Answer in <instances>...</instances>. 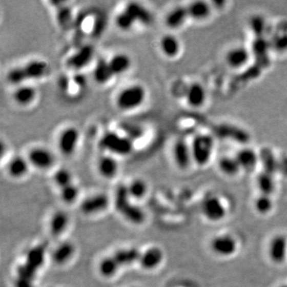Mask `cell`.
<instances>
[{
	"label": "cell",
	"mask_w": 287,
	"mask_h": 287,
	"mask_svg": "<svg viewBox=\"0 0 287 287\" xmlns=\"http://www.w3.org/2000/svg\"><path fill=\"white\" fill-rule=\"evenodd\" d=\"M147 96L146 88L140 84H133L120 90L116 104L122 111H131L142 106Z\"/></svg>",
	"instance_id": "6da1fadb"
},
{
	"label": "cell",
	"mask_w": 287,
	"mask_h": 287,
	"mask_svg": "<svg viewBox=\"0 0 287 287\" xmlns=\"http://www.w3.org/2000/svg\"><path fill=\"white\" fill-rule=\"evenodd\" d=\"M100 147L113 156H128L133 151V142L129 136L108 132L100 139Z\"/></svg>",
	"instance_id": "7a4b0ae2"
},
{
	"label": "cell",
	"mask_w": 287,
	"mask_h": 287,
	"mask_svg": "<svg viewBox=\"0 0 287 287\" xmlns=\"http://www.w3.org/2000/svg\"><path fill=\"white\" fill-rule=\"evenodd\" d=\"M116 203L119 212L129 222L140 224L145 220V213L139 207L131 203L126 185H122L117 192Z\"/></svg>",
	"instance_id": "3957f363"
},
{
	"label": "cell",
	"mask_w": 287,
	"mask_h": 287,
	"mask_svg": "<svg viewBox=\"0 0 287 287\" xmlns=\"http://www.w3.org/2000/svg\"><path fill=\"white\" fill-rule=\"evenodd\" d=\"M192 159L199 166H205L212 159L214 151V140L208 134H199L191 142Z\"/></svg>",
	"instance_id": "277c9868"
},
{
	"label": "cell",
	"mask_w": 287,
	"mask_h": 287,
	"mask_svg": "<svg viewBox=\"0 0 287 287\" xmlns=\"http://www.w3.org/2000/svg\"><path fill=\"white\" fill-rule=\"evenodd\" d=\"M200 209L203 217L212 222H219L223 220L228 212L223 201L216 196L204 198L201 203Z\"/></svg>",
	"instance_id": "5b68a950"
},
{
	"label": "cell",
	"mask_w": 287,
	"mask_h": 287,
	"mask_svg": "<svg viewBox=\"0 0 287 287\" xmlns=\"http://www.w3.org/2000/svg\"><path fill=\"white\" fill-rule=\"evenodd\" d=\"M210 247L212 253L216 256L229 258L236 253L239 248V242L234 235L222 234L214 237L211 241Z\"/></svg>",
	"instance_id": "8992f818"
},
{
	"label": "cell",
	"mask_w": 287,
	"mask_h": 287,
	"mask_svg": "<svg viewBox=\"0 0 287 287\" xmlns=\"http://www.w3.org/2000/svg\"><path fill=\"white\" fill-rule=\"evenodd\" d=\"M30 165L38 170H48L54 166L55 156L45 147H34L30 150L27 156Z\"/></svg>",
	"instance_id": "52a82bcc"
},
{
	"label": "cell",
	"mask_w": 287,
	"mask_h": 287,
	"mask_svg": "<svg viewBox=\"0 0 287 287\" xmlns=\"http://www.w3.org/2000/svg\"><path fill=\"white\" fill-rule=\"evenodd\" d=\"M80 139V133L77 128L70 126L63 129L57 140V146L61 154L70 156L75 153Z\"/></svg>",
	"instance_id": "ba28073f"
},
{
	"label": "cell",
	"mask_w": 287,
	"mask_h": 287,
	"mask_svg": "<svg viewBox=\"0 0 287 287\" xmlns=\"http://www.w3.org/2000/svg\"><path fill=\"white\" fill-rule=\"evenodd\" d=\"M110 199L105 193H95L81 201V211L86 215H99L109 208Z\"/></svg>",
	"instance_id": "9c48e42d"
},
{
	"label": "cell",
	"mask_w": 287,
	"mask_h": 287,
	"mask_svg": "<svg viewBox=\"0 0 287 287\" xmlns=\"http://www.w3.org/2000/svg\"><path fill=\"white\" fill-rule=\"evenodd\" d=\"M270 260L276 265H282L287 260V236L278 234L273 236L268 245Z\"/></svg>",
	"instance_id": "30bf717a"
},
{
	"label": "cell",
	"mask_w": 287,
	"mask_h": 287,
	"mask_svg": "<svg viewBox=\"0 0 287 287\" xmlns=\"http://www.w3.org/2000/svg\"><path fill=\"white\" fill-rule=\"evenodd\" d=\"M165 260V252L157 246H152L141 251L139 265L145 271H153L160 268Z\"/></svg>",
	"instance_id": "8fae6325"
},
{
	"label": "cell",
	"mask_w": 287,
	"mask_h": 287,
	"mask_svg": "<svg viewBox=\"0 0 287 287\" xmlns=\"http://www.w3.org/2000/svg\"><path fill=\"white\" fill-rule=\"evenodd\" d=\"M172 156L177 168L181 170L189 169L193 162L190 144L182 139L176 140L172 149Z\"/></svg>",
	"instance_id": "7c38bea8"
},
{
	"label": "cell",
	"mask_w": 287,
	"mask_h": 287,
	"mask_svg": "<svg viewBox=\"0 0 287 287\" xmlns=\"http://www.w3.org/2000/svg\"><path fill=\"white\" fill-rule=\"evenodd\" d=\"M251 52L242 46H237L230 49L225 55V61L228 67L235 70L242 68L249 63Z\"/></svg>",
	"instance_id": "4fadbf2b"
},
{
	"label": "cell",
	"mask_w": 287,
	"mask_h": 287,
	"mask_svg": "<svg viewBox=\"0 0 287 287\" xmlns=\"http://www.w3.org/2000/svg\"><path fill=\"white\" fill-rule=\"evenodd\" d=\"M207 90L204 86L199 83H193L188 87L185 93L187 104L193 109L203 107L206 103Z\"/></svg>",
	"instance_id": "5bb4252c"
},
{
	"label": "cell",
	"mask_w": 287,
	"mask_h": 287,
	"mask_svg": "<svg viewBox=\"0 0 287 287\" xmlns=\"http://www.w3.org/2000/svg\"><path fill=\"white\" fill-rule=\"evenodd\" d=\"M94 48L91 45H85L79 49L77 52L69 57L67 65L70 68L76 70L86 67L93 59Z\"/></svg>",
	"instance_id": "9a60e30c"
},
{
	"label": "cell",
	"mask_w": 287,
	"mask_h": 287,
	"mask_svg": "<svg viewBox=\"0 0 287 287\" xmlns=\"http://www.w3.org/2000/svg\"><path fill=\"white\" fill-rule=\"evenodd\" d=\"M97 171L105 179H113L119 171V163L113 155H105L97 162Z\"/></svg>",
	"instance_id": "2e32d148"
},
{
	"label": "cell",
	"mask_w": 287,
	"mask_h": 287,
	"mask_svg": "<svg viewBox=\"0 0 287 287\" xmlns=\"http://www.w3.org/2000/svg\"><path fill=\"white\" fill-rule=\"evenodd\" d=\"M70 219L63 211H57L50 216L49 220V231L54 236L63 235L70 226Z\"/></svg>",
	"instance_id": "e0dca14e"
},
{
	"label": "cell",
	"mask_w": 287,
	"mask_h": 287,
	"mask_svg": "<svg viewBox=\"0 0 287 287\" xmlns=\"http://www.w3.org/2000/svg\"><path fill=\"white\" fill-rule=\"evenodd\" d=\"M74 254L75 248L74 244L70 242H63L54 248L51 258L56 265H63L70 262Z\"/></svg>",
	"instance_id": "ac0fdd59"
},
{
	"label": "cell",
	"mask_w": 287,
	"mask_h": 287,
	"mask_svg": "<svg viewBox=\"0 0 287 287\" xmlns=\"http://www.w3.org/2000/svg\"><path fill=\"white\" fill-rule=\"evenodd\" d=\"M30 166L27 158L22 156H14L7 165V173L13 179H22L27 176Z\"/></svg>",
	"instance_id": "d6986e66"
},
{
	"label": "cell",
	"mask_w": 287,
	"mask_h": 287,
	"mask_svg": "<svg viewBox=\"0 0 287 287\" xmlns=\"http://www.w3.org/2000/svg\"><path fill=\"white\" fill-rule=\"evenodd\" d=\"M188 18L189 12L187 7L178 6L171 10L165 17V24L172 30H176L184 25Z\"/></svg>",
	"instance_id": "ffe728a7"
},
{
	"label": "cell",
	"mask_w": 287,
	"mask_h": 287,
	"mask_svg": "<svg viewBox=\"0 0 287 287\" xmlns=\"http://www.w3.org/2000/svg\"><path fill=\"white\" fill-rule=\"evenodd\" d=\"M22 67L27 81L42 78L48 71V64L45 61L40 59L31 60Z\"/></svg>",
	"instance_id": "44dd1931"
},
{
	"label": "cell",
	"mask_w": 287,
	"mask_h": 287,
	"mask_svg": "<svg viewBox=\"0 0 287 287\" xmlns=\"http://www.w3.org/2000/svg\"><path fill=\"white\" fill-rule=\"evenodd\" d=\"M160 48L163 55L174 58L180 53L181 43L174 34H165L160 38Z\"/></svg>",
	"instance_id": "7402d4cb"
},
{
	"label": "cell",
	"mask_w": 287,
	"mask_h": 287,
	"mask_svg": "<svg viewBox=\"0 0 287 287\" xmlns=\"http://www.w3.org/2000/svg\"><path fill=\"white\" fill-rule=\"evenodd\" d=\"M37 97L35 88L29 85L17 86L13 93V99L20 106H28L34 102Z\"/></svg>",
	"instance_id": "603a6c76"
},
{
	"label": "cell",
	"mask_w": 287,
	"mask_h": 287,
	"mask_svg": "<svg viewBox=\"0 0 287 287\" xmlns=\"http://www.w3.org/2000/svg\"><path fill=\"white\" fill-rule=\"evenodd\" d=\"M189 18L195 21L201 22L208 19L211 16L212 7L211 4L204 1L192 2L187 7Z\"/></svg>",
	"instance_id": "cb8c5ba5"
},
{
	"label": "cell",
	"mask_w": 287,
	"mask_h": 287,
	"mask_svg": "<svg viewBox=\"0 0 287 287\" xmlns=\"http://www.w3.org/2000/svg\"><path fill=\"white\" fill-rule=\"evenodd\" d=\"M140 253L141 251H139L137 248H121L117 250L113 256L117 261L120 268H124L133 265L135 262H138Z\"/></svg>",
	"instance_id": "d4e9b609"
},
{
	"label": "cell",
	"mask_w": 287,
	"mask_h": 287,
	"mask_svg": "<svg viewBox=\"0 0 287 287\" xmlns=\"http://www.w3.org/2000/svg\"><path fill=\"white\" fill-rule=\"evenodd\" d=\"M93 77L94 81L99 85H106L111 81L114 76L110 69L109 60L105 58L97 60L93 69Z\"/></svg>",
	"instance_id": "484cf974"
},
{
	"label": "cell",
	"mask_w": 287,
	"mask_h": 287,
	"mask_svg": "<svg viewBox=\"0 0 287 287\" xmlns=\"http://www.w3.org/2000/svg\"><path fill=\"white\" fill-rule=\"evenodd\" d=\"M110 69L113 76H120L124 74L130 69L132 66V60L128 54L125 53H118L114 54L109 60Z\"/></svg>",
	"instance_id": "4316f807"
},
{
	"label": "cell",
	"mask_w": 287,
	"mask_h": 287,
	"mask_svg": "<svg viewBox=\"0 0 287 287\" xmlns=\"http://www.w3.org/2000/svg\"><path fill=\"white\" fill-rule=\"evenodd\" d=\"M120 269V265L113 255L101 258L99 261L98 266H97L100 276L106 279L114 278Z\"/></svg>",
	"instance_id": "83f0119b"
},
{
	"label": "cell",
	"mask_w": 287,
	"mask_h": 287,
	"mask_svg": "<svg viewBox=\"0 0 287 287\" xmlns=\"http://www.w3.org/2000/svg\"><path fill=\"white\" fill-rule=\"evenodd\" d=\"M237 160L239 162L241 170L251 172L258 165V157L255 151L251 149H242L237 153Z\"/></svg>",
	"instance_id": "f1b7e54d"
},
{
	"label": "cell",
	"mask_w": 287,
	"mask_h": 287,
	"mask_svg": "<svg viewBox=\"0 0 287 287\" xmlns=\"http://www.w3.org/2000/svg\"><path fill=\"white\" fill-rule=\"evenodd\" d=\"M126 10L132 14V16L134 18L136 23H140L144 25H149L153 21V15L150 11L139 3H129L126 6Z\"/></svg>",
	"instance_id": "f546056e"
},
{
	"label": "cell",
	"mask_w": 287,
	"mask_h": 287,
	"mask_svg": "<svg viewBox=\"0 0 287 287\" xmlns=\"http://www.w3.org/2000/svg\"><path fill=\"white\" fill-rule=\"evenodd\" d=\"M126 188L129 197L133 201H140L145 199L149 191L147 182L141 178L133 179L129 184L126 185Z\"/></svg>",
	"instance_id": "4dcf8cb0"
},
{
	"label": "cell",
	"mask_w": 287,
	"mask_h": 287,
	"mask_svg": "<svg viewBox=\"0 0 287 287\" xmlns=\"http://www.w3.org/2000/svg\"><path fill=\"white\" fill-rule=\"evenodd\" d=\"M218 167L222 174L230 177L237 176L241 171L239 162L235 156H222L219 160Z\"/></svg>",
	"instance_id": "1f68e13d"
},
{
	"label": "cell",
	"mask_w": 287,
	"mask_h": 287,
	"mask_svg": "<svg viewBox=\"0 0 287 287\" xmlns=\"http://www.w3.org/2000/svg\"><path fill=\"white\" fill-rule=\"evenodd\" d=\"M257 184L261 194L271 196V195L275 192V179H273L271 172H264L259 175L257 180Z\"/></svg>",
	"instance_id": "d6a6232c"
},
{
	"label": "cell",
	"mask_w": 287,
	"mask_h": 287,
	"mask_svg": "<svg viewBox=\"0 0 287 287\" xmlns=\"http://www.w3.org/2000/svg\"><path fill=\"white\" fill-rule=\"evenodd\" d=\"M255 209L259 215H266L274 209V200L271 196L260 194L255 200Z\"/></svg>",
	"instance_id": "836d02e7"
},
{
	"label": "cell",
	"mask_w": 287,
	"mask_h": 287,
	"mask_svg": "<svg viewBox=\"0 0 287 287\" xmlns=\"http://www.w3.org/2000/svg\"><path fill=\"white\" fill-rule=\"evenodd\" d=\"M60 199L66 204H73L78 199L80 195L78 187L74 183L60 189Z\"/></svg>",
	"instance_id": "e575fe53"
},
{
	"label": "cell",
	"mask_w": 287,
	"mask_h": 287,
	"mask_svg": "<svg viewBox=\"0 0 287 287\" xmlns=\"http://www.w3.org/2000/svg\"><path fill=\"white\" fill-rule=\"evenodd\" d=\"M115 23H116L117 27L123 31L131 30L136 24V20L132 16V14L126 9L117 14L116 19H115Z\"/></svg>",
	"instance_id": "d590c367"
},
{
	"label": "cell",
	"mask_w": 287,
	"mask_h": 287,
	"mask_svg": "<svg viewBox=\"0 0 287 287\" xmlns=\"http://www.w3.org/2000/svg\"><path fill=\"white\" fill-rule=\"evenodd\" d=\"M53 180H54L56 186L58 187L59 189L74 183L73 182V175H72L70 171L66 169V168L57 169L54 172V176H53Z\"/></svg>",
	"instance_id": "8d00e7d4"
},
{
	"label": "cell",
	"mask_w": 287,
	"mask_h": 287,
	"mask_svg": "<svg viewBox=\"0 0 287 287\" xmlns=\"http://www.w3.org/2000/svg\"><path fill=\"white\" fill-rule=\"evenodd\" d=\"M7 80L8 83L14 86H18L24 85L27 81L23 67H14L8 71L7 74Z\"/></svg>",
	"instance_id": "74e56055"
},
{
	"label": "cell",
	"mask_w": 287,
	"mask_h": 287,
	"mask_svg": "<svg viewBox=\"0 0 287 287\" xmlns=\"http://www.w3.org/2000/svg\"><path fill=\"white\" fill-rule=\"evenodd\" d=\"M274 46L278 50H284L287 48V34L280 36L279 38H275Z\"/></svg>",
	"instance_id": "f35d334b"
},
{
	"label": "cell",
	"mask_w": 287,
	"mask_h": 287,
	"mask_svg": "<svg viewBox=\"0 0 287 287\" xmlns=\"http://www.w3.org/2000/svg\"><path fill=\"white\" fill-rule=\"evenodd\" d=\"M74 83L77 85L79 87H83L84 88L85 86L87 84V80H86V76L83 75V74H78L74 76Z\"/></svg>",
	"instance_id": "ab89813d"
},
{
	"label": "cell",
	"mask_w": 287,
	"mask_h": 287,
	"mask_svg": "<svg viewBox=\"0 0 287 287\" xmlns=\"http://www.w3.org/2000/svg\"><path fill=\"white\" fill-rule=\"evenodd\" d=\"M70 19V12L67 10L64 9L60 12L59 22L61 24H66L67 21Z\"/></svg>",
	"instance_id": "60d3db41"
},
{
	"label": "cell",
	"mask_w": 287,
	"mask_h": 287,
	"mask_svg": "<svg viewBox=\"0 0 287 287\" xmlns=\"http://www.w3.org/2000/svg\"><path fill=\"white\" fill-rule=\"evenodd\" d=\"M278 287H287V283L282 284V285H279Z\"/></svg>",
	"instance_id": "b9f144b4"
}]
</instances>
